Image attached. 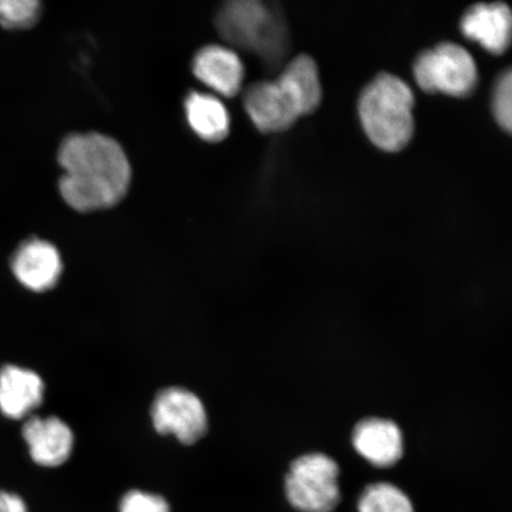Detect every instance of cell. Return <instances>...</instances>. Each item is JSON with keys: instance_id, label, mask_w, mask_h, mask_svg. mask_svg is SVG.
I'll return each instance as SVG.
<instances>
[{"instance_id": "cell-1", "label": "cell", "mask_w": 512, "mask_h": 512, "mask_svg": "<svg viewBox=\"0 0 512 512\" xmlns=\"http://www.w3.org/2000/svg\"><path fill=\"white\" fill-rule=\"evenodd\" d=\"M60 194L80 213L110 209L124 200L132 170L123 147L105 134L75 133L59 149Z\"/></svg>"}, {"instance_id": "cell-2", "label": "cell", "mask_w": 512, "mask_h": 512, "mask_svg": "<svg viewBox=\"0 0 512 512\" xmlns=\"http://www.w3.org/2000/svg\"><path fill=\"white\" fill-rule=\"evenodd\" d=\"M322 95L315 60L299 55L286 64L277 79L249 86L243 95V105L259 131L278 133L316 111Z\"/></svg>"}, {"instance_id": "cell-3", "label": "cell", "mask_w": 512, "mask_h": 512, "mask_svg": "<svg viewBox=\"0 0 512 512\" xmlns=\"http://www.w3.org/2000/svg\"><path fill=\"white\" fill-rule=\"evenodd\" d=\"M414 94L405 81L381 74L364 88L358 112L364 132L379 149L400 151L414 132Z\"/></svg>"}, {"instance_id": "cell-4", "label": "cell", "mask_w": 512, "mask_h": 512, "mask_svg": "<svg viewBox=\"0 0 512 512\" xmlns=\"http://www.w3.org/2000/svg\"><path fill=\"white\" fill-rule=\"evenodd\" d=\"M217 30L234 46L253 51L268 64H277L286 51L284 22L258 0L224 4L216 17Z\"/></svg>"}, {"instance_id": "cell-5", "label": "cell", "mask_w": 512, "mask_h": 512, "mask_svg": "<svg viewBox=\"0 0 512 512\" xmlns=\"http://www.w3.org/2000/svg\"><path fill=\"white\" fill-rule=\"evenodd\" d=\"M339 466L324 453L294 460L285 480L288 502L302 512H332L341 502Z\"/></svg>"}, {"instance_id": "cell-6", "label": "cell", "mask_w": 512, "mask_h": 512, "mask_svg": "<svg viewBox=\"0 0 512 512\" xmlns=\"http://www.w3.org/2000/svg\"><path fill=\"white\" fill-rule=\"evenodd\" d=\"M415 81L430 93L469 95L477 85V67L472 56L454 43L439 44L418 57Z\"/></svg>"}, {"instance_id": "cell-7", "label": "cell", "mask_w": 512, "mask_h": 512, "mask_svg": "<svg viewBox=\"0 0 512 512\" xmlns=\"http://www.w3.org/2000/svg\"><path fill=\"white\" fill-rule=\"evenodd\" d=\"M151 414L159 434H174L185 445L197 443L208 430L206 408L198 396L184 388L162 390Z\"/></svg>"}, {"instance_id": "cell-8", "label": "cell", "mask_w": 512, "mask_h": 512, "mask_svg": "<svg viewBox=\"0 0 512 512\" xmlns=\"http://www.w3.org/2000/svg\"><path fill=\"white\" fill-rule=\"evenodd\" d=\"M11 268L23 286L34 292H46L59 283L63 265L54 245L41 239H30L17 248Z\"/></svg>"}, {"instance_id": "cell-9", "label": "cell", "mask_w": 512, "mask_h": 512, "mask_svg": "<svg viewBox=\"0 0 512 512\" xmlns=\"http://www.w3.org/2000/svg\"><path fill=\"white\" fill-rule=\"evenodd\" d=\"M351 443L363 459L376 467L398 464L403 456V435L394 421L367 418L358 421L352 430Z\"/></svg>"}, {"instance_id": "cell-10", "label": "cell", "mask_w": 512, "mask_h": 512, "mask_svg": "<svg viewBox=\"0 0 512 512\" xmlns=\"http://www.w3.org/2000/svg\"><path fill=\"white\" fill-rule=\"evenodd\" d=\"M22 432L30 456L38 465L61 466L72 454L74 434L66 422L56 416H32L25 422Z\"/></svg>"}, {"instance_id": "cell-11", "label": "cell", "mask_w": 512, "mask_h": 512, "mask_svg": "<svg viewBox=\"0 0 512 512\" xmlns=\"http://www.w3.org/2000/svg\"><path fill=\"white\" fill-rule=\"evenodd\" d=\"M460 28L489 53L501 55L512 43V11L503 3L477 4L466 11Z\"/></svg>"}, {"instance_id": "cell-12", "label": "cell", "mask_w": 512, "mask_h": 512, "mask_svg": "<svg viewBox=\"0 0 512 512\" xmlns=\"http://www.w3.org/2000/svg\"><path fill=\"white\" fill-rule=\"evenodd\" d=\"M196 78L227 98L241 91L245 67L234 50L221 46L202 48L192 61Z\"/></svg>"}, {"instance_id": "cell-13", "label": "cell", "mask_w": 512, "mask_h": 512, "mask_svg": "<svg viewBox=\"0 0 512 512\" xmlns=\"http://www.w3.org/2000/svg\"><path fill=\"white\" fill-rule=\"evenodd\" d=\"M44 383L35 371L17 366L0 369V411L10 419H23L41 406Z\"/></svg>"}, {"instance_id": "cell-14", "label": "cell", "mask_w": 512, "mask_h": 512, "mask_svg": "<svg viewBox=\"0 0 512 512\" xmlns=\"http://www.w3.org/2000/svg\"><path fill=\"white\" fill-rule=\"evenodd\" d=\"M184 107L188 123L198 137L209 143H219L228 136L229 113L216 96L191 92Z\"/></svg>"}, {"instance_id": "cell-15", "label": "cell", "mask_w": 512, "mask_h": 512, "mask_svg": "<svg viewBox=\"0 0 512 512\" xmlns=\"http://www.w3.org/2000/svg\"><path fill=\"white\" fill-rule=\"evenodd\" d=\"M358 512H415L411 499L399 486L374 483L363 490L357 503Z\"/></svg>"}, {"instance_id": "cell-16", "label": "cell", "mask_w": 512, "mask_h": 512, "mask_svg": "<svg viewBox=\"0 0 512 512\" xmlns=\"http://www.w3.org/2000/svg\"><path fill=\"white\" fill-rule=\"evenodd\" d=\"M41 15L37 0H0V24L6 29L34 27Z\"/></svg>"}, {"instance_id": "cell-17", "label": "cell", "mask_w": 512, "mask_h": 512, "mask_svg": "<svg viewBox=\"0 0 512 512\" xmlns=\"http://www.w3.org/2000/svg\"><path fill=\"white\" fill-rule=\"evenodd\" d=\"M494 112L498 124L512 134V69L505 72L496 83Z\"/></svg>"}, {"instance_id": "cell-18", "label": "cell", "mask_w": 512, "mask_h": 512, "mask_svg": "<svg viewBox=\"0 0 512 512\" xmlns=\"http://www.w3.org/2000/svg\"><path fill=\"white\" fill-rule=\"evenodd\" d=\"M119 512H171L169 503L162 496L132 490L121 499Z\"/></svg>"}, {"instance_id": "cell-19", "label": "cell", "mask_w": 512, "mask_h": 512, "mask_svg": "<svg viewBox=\"0 0 512 512\" xmlns=\"http://www.w3.org/2000/svg\"><path fill=\"white\" fill-rule=\"evenodd\" d=\"M0 512H29L21 496L0 490Z\"/></svg>"}]
</instances>
